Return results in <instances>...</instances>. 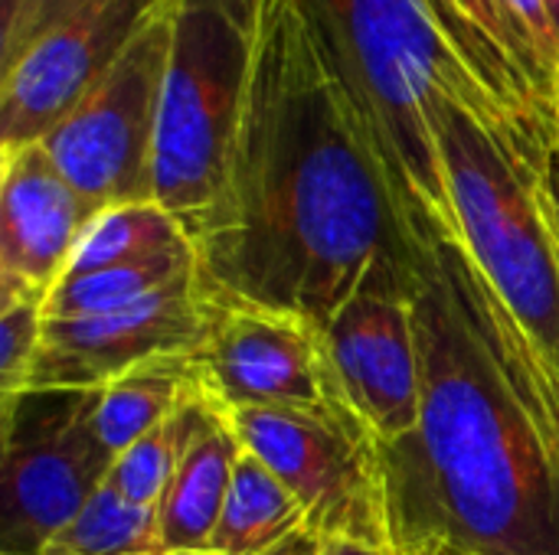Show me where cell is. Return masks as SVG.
<instances>
[{
	"mask_svg": "<svg viewBox=\"0 0 559 555\" xmlns=\"http://www.w3.org/2000/svg\"><path fill=\"white\" fill-rule=\"evenodd\" d=\"M197 278L246 304L331 317L383 265L423 249L393 196L360 101L305 0H259L223 196L193 236Z\"/></svg>",
	"mask_w": 559,
	"mask_h": 555,
	"instance_id": "6da1fadb",
	"label": "cell"
},
{
	"mask_svg": "<svg viewBox=\"0 0 559 555\" xmlns=\"http://www.w3.org/2000/svg\"><path fill=\"white\" fill-rule=\"evenodd\" d=\"M423 415L383 448L390 553L559 555V412L544 370L462 242L413 288Z\"/></svg>",
	"mask_w": 559,
	"mask_h": 555,
	"instance_id": "7a4b0ae2",
	"label": "cell"
},
{
	"mask_svg": "<svg viewBox=\"0 0 559 555\" xmlns=\"http://www.w3.org/2000/svg\"><path fill=\"white\" fill-rule=\"evenodd\" d=\"M350 82L400 213L423 249L462 242L432 108L452 101L534 167L544 150L449 39L436 0H305Z\"/></svg>",
	"mask_w": 559,
	"mask_h": 555,
	"instance_id": "3957f363",
	"label": "cell"
},
{
	"mask_svg": "<svg viewBox=\"0 0 559 555\" xmlns=\"http://www.w3.org/2000/svg\"><path fill=\"white\" fill-rule=\"evenodd\" d=\"M432 128L462 245L527 337L559 412V249L544 206V170L452 101L432 108Z\"/></svg>",
	"mask_w": 559,
	"mask_h": 555,
	"instance_id": "277c9868",
	"label": "cell"
},
{
	"mask_svg": "<svg viewBox=\"0 0 559 555\" xmlns=\"http://www.w3.org/2000/svg\"><path fill=\"white\" fill-rule=\"evenodd\" d=\"M249 29L210 0H180L154 141V200L193 239L216 209L246 105Z\"/></svg>",
	"mask_w": 559,
	"mask_h": 555,
	"instance_id": "5b68a950",
	"label": "cell"
},
{
	"mask_svg": "<svg viewBox=\"0 0 559 555\" xmlns=\"http://www.w3.org/2000/svg\"><path fill=\"white\" fill-rule=\"evenodd\" d=\"M229 422L239 445L301 500L308 530L390 550L383 448L347 406L236 409Z\"/></svg>",
	"mask_w": 559,
	"mask_h": 555,
	"instance_id": "8992f818",
	"label": "cell"
},
{
	"mask_svg": "<svg viewBox=\"0 0 559 555\" xmlns=\"http://www.w3.org/2000/svg\"><path fill=\"white\" fill-rule=\"evenodd\" d=\"M98 396L85 389H26L0 402V555H39L105 487L115 451L95 425Z\"/></svg>",
	"mask_w": 559,
	"mask_h": 555,
	"instance_id": "52a82bcc",
	"label": "cell"
},
{
	"mask_svg": "<svg viewBox=\"0 0 559 555\" xmlns=\"http://www.w3.org/2000/svg\"><path fill=\"white\" fill-rule=\"evenodd\" d=\"M177 3L167 0L92 92L39 141L98 209L154 200V141Z\"/></svg>",
	"mask_w": 559,
	"mask_h": 555,
	"instance_id": "ba28073f",
	"label": "cell"
},
{
	"mask_svg": "<svg viewBox=\"0 0 559 555\" xmlns=\"http://www.w3.org/2000/svg\"><path fill=\"white\" fill-rule=\"evenodd\" d=\"M206 298L210 321L200 360L210 396L223 412L318 409L341 402L321 324L223 298L210 288Z\"/></svg>",
	"mask_w": 559,
	"mask_h": 555,
	"instance_id": "9c48e42d",
	"label": "cell"
},
{
	"mask_svg": "<svg viewBox=\"0 0 559 555\" xmlns=\"http://www.w3.org/2000/svg\"><path fill=\"white\" fill-rule=\"evenodd\" d=\"M413 275L393 265L377 268L324 330L337 396L380 448L413 435L423 415Z\"/></svg>",
	"mask_w": 559,
	"mask_h": 555,
	"instance_id": "30bf717a",
	"label": "cell"
},
{
	"mask_svg": "<svg viewBox=\"0 0 559 555\" xmlns=\"http://www.w3.org/2000/svg\"><path fill=\"white\" fill-rule=\"evenodd\" d=\"M167 0H79L3 69L0 147L39 144Z\"/></svg>",
	"mask_w": 559,
	"mask_h": 555,
	"instance_id": "8fae6325",
	"label": "cell"
},
{
	"mask_svg": "<svg viewBox=\"0 0 559 555\" xmlns=\"http://www.w3.org/2000/svg\"><path fill=\"white\" fill-rule=\"evenodd\" d=\"M210 298L197 272L157 294L95 317H43V340L29 370V389L102 393L134 366L203 347Z\"/></svg>",
	"mask_w": 559,
	"mask_h": 555,
	"instance_id": "7c38bea8",
	"label": "cell"
},
{
	"mask_svg": "<svg viewBox=\"0 0 559 555\" xmlns=\"http://www.w3.org/2000/svg\"><path fill=\"white\" fill-rule=\"evenodd\" d=\"M95 213L43 144L0 147V301L46 304Z\"/></svg>",
	"mask_w": 559,
	"mask_h": 555,
	"instance_id": "4fadbf2b",
	"label": "cell"
},
{
	"mask_svg": "<svg viewBox=\"0 0 559 555\" xmlns=\"http://www.w3.org/2000/svg\"><path fill=\"white\" fill-rule=\"evenodd\" d=\"M239 455L242 445L233 432L229 412L210 396L193 399L187 406V435L177 471L157 504L160 536L170 550L210 553Z\"/></svg>",
	"mask_w": 559,
	"mask_h": 555,
	"instance_id": "5bb4252c",
	"label": "cell"
},
{
	"mask_svg": "<svg viewBox=\"0 0 559 555\" xmlns=\"http://www.w3.org/2000/svg\"><path fill=\"white\" fill-rule=\"evenodd\" d=\"M200 396H210L200 350L154 357L102 389L95 425L102 442L121 455Z\"/></svg>",
	"mask_w": 559,
	"mask_h": 555,
	"instance_id": "9a60e30c",
	"label": "cell"
},
{
	"mask_svg": "<svg viewBox=\"0 0 559 555\" xmlns=\"http://www.w3.org/2000/svg\"><path fill=\"white\" fill-rule=\"evenodd\" d=\"M305 527V507L301 500L272 474L269 464H262L255 455L242 448L229 494L216 523V533L210 540L213 555H262Z\"/></svg>",
	"mask_w": 559,
	"mask_h": 555,
	"instance_id": "2e32d148",
	"label": "cell"
},
{
	"mask_svg": "<svg viewBox=\"0 0 559 555\" xmlns=\"http://www.w3.org/2000/svg\"><path fill=\"white\" fill-rule=\"evenodd\" d=\"M190 272H197L193 245H183V249H174L144 262L111 265V268H98L85 275H66L49 291L43 304V317L66 321V317H95V314L124 311Z\"/></svg>",
	"mask_w": 559,
	"mask_h": 555,
	"instance_id": "e0dca14e",
	"label": "cell"
},
{
	"mask_svg": "<svg viewBox=\"0 0 559 555\" xmlns=\"http://www.w3.org/2000/svg\"><path fill=\"white\" fill-rule=\"evenodd\" d=\"M183 245H193V239L187 236L183 222L174 213H167L157 200L105 206L85 226L66 275H85L111 265L144 262Z\"/></svg>",
	"mask_w": 559,
	"mask_h": 555,
	"instance_id": "ac0fdd59",
	"label": "cell"
},
{
	"mask_svg": "<svg viewBox=\"0 0 559 555\" xmlns=\"http://www.w3.org/2000/svg\"><path fill=\"white\" fill-rule=\"evenodd\" d=\"M167 550L154 507H134L102 487L39 555H147Z\"/></svg>",
	"mask_w": 559,
	"mask_h": 555,
	"instance_id": "d6986e66",
	"label": "cell"
},
{
	"mask_svg": "<svg viewBox=\"0 0 559 555\" xmlns=\"http://www.w3.org/2000/svg\"><path fill=\"white\" fill-rule=\"evenodd\" d=\"M187 406L177 415H170L164 425H157L154 432L138 438L131 448L115 455V464L105 481L108 491H115L121 500H128L134 507L157 510V504L164 500V494L170 487L177 461H180V448H183V435H187Z\"/></svg>",
	"mask_w": 559,
	"mask_h": 555,
	"instance_id": "ffe728a7",
	"label": "cell"
},
{
	"mask_svg": "<svg viewBox=\"0 0 559 555\" xmlns=\"http://www.w3.org/2000/svg\"><path fill=\"white\" fill-rule=\"evenodd\" d=\"M43 340V304L0 301V402L29 389V370Z\"/></svg>",
	"mask_w": 559,
	"mask_h": 555,
	"instance_id": "44dd1931",
	"label": "cell"
},
{
	"mask_svg": "<svg viewBox=\"0 0 559 555\" xmlns=\"http://www.w3.org/2000/svg\"><path fill=\"white\" fill-rule=\"evenodd\" d=\"M79 0H3V29H0V65L20 56L46 26H52Z\"/></svg>",
	"mask_w": 559,
	"mask_h": 555,
	"instance_id": "7402d4cb",
	"label": "cell"
},
{
	"mask_svg": "<svg viewBox=\"0 0 559 555\" xmlns=\"http://www.w3.org/2000/svg\"><path fill=\"white\" fill-rule=\"evenodd\" d=\"M514 23L521 26L524 39L531 43L534 56L540 59L544 72L550 75V82H557L559 69V29L550 13L547 0H504Z\"/></svg>",
	"mask_w": 559,
	"mask_h": 555,
	"instance_id": "603a6c76",
	"label": "cell"
},
{
	"mask_svg": "<svg viewBox=\"0 0 559 555\" xmlns=\"http://www.w3.org/2000/svg\"><path fill=\"white\" fill-rule=\"evenodd\" d=\"M544 206H547V216H550V229H554V239H557L559 249V147L547 157V167H544Z\"/></svg>",
	"mask_w": 559,
	"mask_h": 555,
	"instance_id": "cb8c5ba5",
	"label": "cell"
},
{
	"mask_svg": "<svg viewBox=\"0 0 559 555\" xmlns=\"http://www.w3.org/2000/svg\"><path fill=\"white\" fill-rule=\"evenodd\" d=\"M262 555H324V540L314 530L301 527V530H295L292 536H285L282 543H275L272 550H265Z\"/></svg>",
	"mask_w": 559,
	"mask_h": 555,
	"instance_id": "d4e9b609",
	"label": "cell"
},
{
	"mask_svg": "<svg viewBox=\"0 0 559 555\" xmlns=\"http://www.w3.org/2000/svg\"><path fill=\"white\" fill-rule=\"evenodd\" d=\"M324 555H393L383 546L354 543V540H324Z\"/></svg>",
	"mask_w": 559,
	"mask_h": 555,
	"instance_id": "484cf974",
	"label": "cell"
},
{
	"mask_svg": "<svg viewBox=\"0 0 559 555\" xmlns=\"http://www.w3.org/2000/svg\"><path fill=\"white\" fill-rule=\"evenodd\" d=\"M210 3H216V7H223L242 29H249L252 33V23H255V3L259 0H210Z\"/></svg>",
	"mask_w": 559,
	"mask_h": 555,
	"instance_id": "4316f807",
	"label": "cell"
},
{
	"mask_svg": "<svg viewBox=\"0 0 559 555\" xmlns=\"http://www.w3.org/2000/svg\"><path fill=\"white\" fill-rule=\"evenodd\" d=\"M416 555H465V553H455V550H445V546H432V550H423V553Z\"/></svg>",
	"mask_w": 559,
	"mask_h": 555,
	"instance_id": "83f0119b",
	"label": "cell"
},
{
	"mask_svg": "<svg viewBox=\"0 0 559 555\" xmlns=\"http://www.w3.org/2000/svg\"><path fill=\"white\" fill-rule=\"evenodd\" d=\"M550 3V13H554V23H557L559 29V0H547Z\"/></svg>",
	"mask_w": 559,
	"mask_h": 555,
	"instance_id": "f1b7e54d",
	"label": "cell"
},
{
	"mask_svg": "<svg viewBox=\"0 0 559 555\" xmlns=\"http://www.w3.org/2000/svg\"><path fill=\"white\" fill-rule=\"evenodd\" d=\"M554 105H557V121H559V69H557V82H554Z\"/></svg>",
	"mask_w": 559,
	"mask_h": 555,
	"instance_id": "f546056e",
	"label": "cell"
}]
</instances>
